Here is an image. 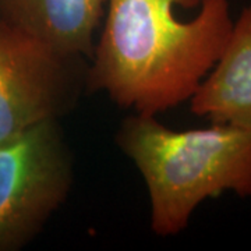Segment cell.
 <instances>
[{
  "label": "cell",
  "mask_w": 251,
  "mask_h": 251,
  "mask_svg": "<svg viewBox=\"0 0 251 251\" xmlns=\"http://www.w3.org/2000/svg\"><path fill=\"white\" fill-rule=\"evenodd\" d=\"M87 90L156 116L190 100L230 35L229 0H108Z\"/></svg>",
  "instance_id": "cell-1"
},
{
  "label": "cell",
  "mask_w": 251,
  "mask_h": 251,
  "mask_svg": "<svg viewBox=\"0 0 251 251\" xmlns=\"http://www.w3.org/2000/svg\"><path fill=\"white\" fill-rule=\"evenodd\" d=\"M73 158L59 119L0 143V251L25 246L72 190Z\"/></svg>",
  "instance_id": "cell-3"
},
{
  "label": "cell",
  "mask_w": 251,
  "mask_h": 251,
  "mask_svg": "<svg viewBox=\"0 0 251 251\" xmlns=\"http://www.w3.org/2000/svg\"><path fill=\"white\" fill-rule=\"evenodd\" d=\"M87 72L84 57L63 56L0 20V143L70 112Z\"/></svg>",
  "instance_id": "cell-4"
},
{
  "label": "cell",
  "mask_w": 251,
  "mask_h": 251,
  "mask_svg": "<svg viewBox=\"0 0 251 251\" xmlns=\"http://www.w3.org/2000/svg\"><path fill=\"white\" fill-rule=\"evenodd\" d=\"M190 110L211 123L251 127V3L233 20L222 53L190 99Z\"/></svg>",
  "instance_id": "cell-5"
},
{
  "label": "cell",
  "mask_w": 251,
  "mask_h": 251,
  "mask_svg": "<svg viewBox=\"0 0 251 251\" xmlns=\"http://www.w3.org/2000/svg\"><path fill=\"white\" fill-rule=\"evenodd\" d=\"M116 143L143 176L158 236L183 232L208 198L227 191L251 197V127L212 123L176 131L137 113L123 120Z\"/></svg>",
  "instance_id": "cell-2"
},
{
  "label": "cell",
  "mask_w": 251,
  "mask_h": 251,
  "mask_svg": "<svg viewBox=\"0 0 251 251\" xmlns=\"http://www.w3.org/2000/svg\"><path fill=\"white\" fill-rule=\"evenodd\" d=\"M108 0H0V20L54 52L91 57Z\"/></svg>",
  "instance_id": "cell-6"
}]
</instances>
